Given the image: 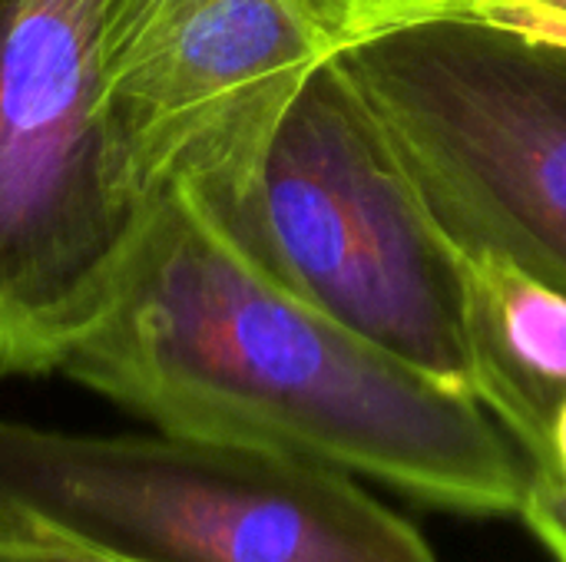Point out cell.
<instances>
[{
  "label": "cell",
  "mask_w": 566,
  "mask_h": 562,
  "mask_svg": "<svg viewBox=\"0 0 566 562\" xmlns=\"http://www.w3.org/2000/svg\"><path fill=\"white\" fill-rule=\"evenodd\" d=\"M60 374L153 431L322 464L428 510L507 520L531 494V460L474 394L305 305L186 185L163 192Z\"/></svg>",
  "instance_id": "6da1fadb"
},
{
  "label": "cell",
  "mask_w": 566,
  "mask_h": 562,
  "mask_svg": "<svg viewBox=\"0 0 566 562\" xmlns=\"http://www.w3.org/2000/svg\"><path fill=\"white\" fill-rule=\"evenodd\" d=\"M143 0H0V378L60 374L163 192L116 106Z\"/></svg>",
  "instance_id": "7a4b0ae2"
},
{
  "label": "cell",
  "mask_w": 566,
  "mask_h": 562,
  "mask_svg": "<svg viewBox=\"0 0 566 562\" xmlns=\"http://www.w3.org/2000/svg\"><path fill=\"white\" fill-rule=\"evenodd\" d=\"M212 212L305 305L474 394L461 248L338 56L282 113L249 192Z\"/></svg>",
  "instance_id": "3957f363"
},
{
  "label": "cell",
  "mask_w": 566,
  "mask_h": 562,
  "mask_svg": "<svg viewBox=\"0 0 566 562\" xmlns=\"http://www.w3.org/2000/svg\"><path fill=\"white\" fill-rule=\"evenodd\" d=\"M0 520L123 562H441L352 474L163 431L0 417Z\"/></svg>",
  "instance_id": "277c9868"
},
{
  "label": "cell",
  "mask_w": 566,
  "mask_h": 562,
  "mask_svg": "<svg viewBox=\"0 0 566 562\" xmlns=\"http://www.w3.org/2000/svg\"><path fill=\"white\" fill-rule=\"evenodd\" d=\"M335 56L454 245L566 291V43L451 13Z\"/></svg>",
  "instance_id": "5b68a950"
},
{
  "label": "cell",
  "mask_w": 566,
  "mask_h": 562,
  "mask_svg": "<svg viewBox=\"0 0 566 562\" xmlns=\"http://www.w3.org/2000/svg\"><path fill=\"white\" fill-rule=\"evenodd\" d=\"M335 53L312 0H143L116 106L149 182L235 205L282 113Z\"/></svg>",
  "instance_id": "8992f818"
},
{
  "label": "cell",
  "mask_w": 566,
  "mask_h": 562,
  "mask_svg": "<svg viewBox=\"0 0 566 562\" xmlns=\"http://www.w3.org/2000/svg\"><path fill=\"white\" fill-rule=\"evenodd\" d=\"M461 258L474 397L534 464L566 404V291L484 248Z\"/></svg>",
  "instance_id": "52a82bcc"
},
{
  "label": "cell",
  "mask_w": 566,
  "mask_h": 562,
  "mask_svg": "<svg viewBox=\"0 0 566 562\" xmlns=\"http://www.w3.org/2000/svg\"><path fill=\"white\" fill-rule=\"evenodd\" d=\"M335 50H345L365 36L451 17V13H474L488 0H312Z\"/></svg>",
  "instance_id": "ba28073f"
},
{
  "label": "cell",
  "mask_w": 566,
  "mask_h": 562,
  "mask_svg": "<svg viewBox=\"0 0 566 562\" xmlns=\"http://www.w3.org/2000/svg\"><path fill=\"white\" fill-rule=\"evenodd\" d=\"M0 562H123L83 550L36 523L0 520Z\"/></svg>",
  "instance_id": "9c48e42d"
},
{
  "label": "cell",
  "mask_w": 566,
  "mask_h": 562,
  "mask_svg": "<svg viewBox=\"0 0 566 562\" xmlns=\"http://www.w3.org/2000/svg\"><path fill=\"white\" fill-rule=\"evenodd\" d=\"M474 13L566 43V0H488Z\"/></svg>",
  "instance_id": "30bf717a"
},
{
  "label": "cell",
  "mask_w": 566,
  "mask_h": 562,
  "mask_svg": "<svg viewBox=\"0 0 566 562\" xmlns=\"http://www.w3.org/2000/svg\"><path fill=\"white\" fill-rule=\"evenodd\" d=\"M527 533L541 543L551 562H566V500L547 494H527L521 517Z\"/></svg>",
  "instance_id": "8fae6325"
}]
</instances>
